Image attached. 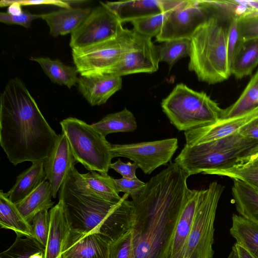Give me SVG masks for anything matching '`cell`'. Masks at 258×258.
Listing matches in <instances>:
<instances>
[{
  "instance_id": "f1b7e54d",
  "label": "cell",
  "mask_w": 258,
  "mask_h": 258,
  "mask_svg": "<svg viewBox=\"0 0 258 258\" xmlns=\"http://www.w3.org/2000/svg\"><path fill=\"white\" fill-rule=\"evenodd\" d=\"M92 125L105 137L112 133L133 132L137 127L133 113L126 108L120 111L109 114Z\"/></svg>"
},
{
  "instance_id": "5bb4252c",
  "label": "cell",
  "mask_w": 258,
  "mask_h": 258,
  "mask_svg": "<svg viewBox=\"0 0 258 258\" xmlns=\"http://www.w3.org/2000/svg\"><path fill=\"white\" fill-rule=\"evenodd\" d=\"M257 118L258 106L243 114L198 126L184 132L185 144L197 145L226 137Z\"/></svg>"
},
{
  "instance_id": "ab89813d",
  "label": "cell",
  "mask_w": 258,
  "mask_h": 258,
  "mask_svg": "<svg viewBox=\"0 0 258 258\" xmlns=\"http://www.w3.org/2000/svg\"><path fill=\"white\" fill-rule=\"evenodd\" d=\"M41 18V14H31L28 11H23L20 16H12L7 12L0 13V21L7 24H16L28 28L32 21Z\"/></svg>"
},
{
  "instance_id": "7c38bea8",
  "label": "cell",
  "mask_w": 258,
  "mask_h": 258,
  "mask_svg": "<svg viewBox=\"0 0 258 258\" xmlns=\"http://www.w3.org/2000/svg\"><path fill=\"white\" fill-rule=\"evenodd\" d=\"M160 62L157 46L151 38L133 29L126 48L118 62L106 74L119 77L156 72Z\"/></svg>"
},
{
  "instance_id": "f6af8a7d",
  "label": "cell",
  "mask_w": 258,
  "mask_h": 258,
  "mask_svg": "<svg viewBox=\"0 0 258 258\" xmlns=\"http://www.w3.org/2000/svg\"><path fill=\"white\" fill-rule=\"evenodd\" d=\"M248 5L255 13H258V1H247Z\"/></svg>"
},
{
  "instance_id": "83f0119b",
  "label": "cell",
  "mask_w": 258,
  "mask_h": 258,
  "mask_svg": "<svg viewBox=\"0 0 258 258\" xmlns=\"http://www.w3.org/2000/svg\"><path fill=\"white\" fill-rule=\"evenodd\" d=\"M32 59L40 66L52 82L66 86L69 89L78 83V72L76 67L67 66L58 59L52 60L48 57H35Z\"/></svg>"
},
{
  "instance_id": "b9f144b4",
  "label": "cell",
  "mask_w": 258,
  "mask_h": 258,
  "mask_svg": "<svg viewBox=\"0 0 258 258\" xmlns=\"http://www.w3.org/2000/svg\"><path fill=\"white\" fill-rule=\"evenodd\" d=\"M238 133L244 138L258 140V118L241 127Z\"/></svg>"
},
{
  "instance_id": "603a6c76",
  "label": "cell",
  "mask_w": 258,
  "mask_h": 258,
  "mask_svg": "<svg viewBox=\"0 0 258 258\" xmlns=\"http://www.w3.org/2000/svg\"><path fill=\"white\" fill-rule=\"evenodd\" d=\"M0 226L2 228L14 231L17 236L34 238L32 225L25 219L3 190L0 191Z\"/></svg>"
},
{
  "instance_id": "1f68e13d",
  "label": "cell",
  "mask_w": 258,
  "mask_h": 258,
  "mask_svg": "<svg viewBox=\"0 0 258 258\" xmlns=\"http://www.w3.org/2000/svg\"><path fill=\"white\" fill-rule=\"evenodd\" d=\"M190 40L181 39L164 42L157 46L160 61L166 62L171 69L180 59L189 55Z\"/></svg>"
},
{
  "instance_id": "8fae6325",
  "label": "cell",
  "mask_w": 258,
  "mask_h": 258,
  "mask_svg": "<svg viewBox=\"0 0 258 258\" xmlns=\"http://www.w3.org/2000/svg\"><path fill=\"white\" fill-rule=\"evenodd\" d=\"M91 10L80 26L71 34L72 49L86 47L116 37L123 30L122 23L103 3Z\"/></svg>"
},
{
  "instance_id": "f546056e",
  "label": "cell",
  "mask_w": 258,
  "mask_h": 258,
  "mask_svg": "<svg viewBox=\"0 0 258 258\" xmlns=\"http://www.w3.org/2000/svg\"><path fill=\"white\" fill-rule=\"evenodd\" d=\"M258 106V70L251 78L236 101L223 109L222 118H228L246 113Z\"/></svg>"
},
{
  "instance_id": "cb8c5ba5",
  "label": "cell",
  "mask_w": 258,
  "mask_h": 258,
  "mask_svg": "<svg viewBox=\"0 0 258 258\" xmlns=\"http://www.w3.org/2000/svg\"><path fill=\"white\" fill-rule=\"evenodd\" d=\"M52 189L49 182L45 180L24 200L15 204L17 209L30 223L34 216L39 212L48 210L53 205L51 198Z\"/></svg>"
},
{
  "instance_id": "d6a6232c",
  "label": "cell",
  "mask_w": 258,
  "mask_h": 258,
  "mask_svg": "<svg viewBox=\"0 0 258 258\" xmlns=\"http://www.w3.org/2000/svg\"><path fill=\"white\" fill-rule=\"evenodd\" d=\"M44 250L45 248L35 238L17 236L11 246L1 253L0 258H30L32 255Z\"/></svg>"
},
{
  "instance_id": "8d00e7d4",
  "label": "cell",
  "mask_w": 258,
  "mask_h": 258,
  "mask_svg": "<svg viewBox=\"0 0 258 258\" xmlns=\"http://www.w3.org/2000/svg\"><path fill=\"white\" fill-rule=\"evenodd\" d=\"M238 26L243 42L258 39V13L237 18Z\"/></svg>"
},
{
  "instance_id": "7a4b0ae2",
  "label": "cell",
  "mask_w": 258,
  "mask_h": 258,
  "mask_svg": "<svg viewBox=\"0 0 258 258\" xmlns=\"http://www.w3.org/2000/svg\"><path fill=\"white\" fill-rule=\"evenodd\" d=\"M24 83L10 80L1 94L0 145L14 165L44 162L58 138Z\"/></svg>"
},
{
  "instance_id": "4fadbf2b",
  "label": "cell",
  "mask_w": 258,
  "mask_h": 258,
  "mask_svg": "<svg viewBox=\"0 0 258 258\" xmlns=\"http://www.w3.org/2000/svg\"><path fill=\"white\" fill-rule=\"evenodd\" d=\"M209 16L207 10L199 1H179L178 4L166 12L158 42L188 39L190 40L198 27Z\"/></svg>"
},
{
  "instance_id": "6da1fadb",
  "label": "cell",
  "mask_w": 258,
  "mask_h": 258,
  "mask_svg": "<svg viewBox=\"0 0 258 258\" xmlns=\"http://www.w3.org/2000/svg\"><path fill=\"white\" fill-rule=\"evenodd\" d=\"M188 177L177 164L170 162L132 199L130 258H165L189 189Z\"/></svg>"
},
{
  "instance_id": "ac0fdd59",
  "label": "cell",
  "mask_w": 258,
  "mask_h": 258,
  "mask_svg": "<svg viewBox=\"0 0 258 258\" xmlns=\"http://www.w3.org/2000/svg\"><path fill=\"white\" fill-rule=\"evenodd\" d=\"M49 214L50 228L45 258H59L71 232L69 220L61 200L51 208Z\"/></svg>"
},
{
  "instance_id": "7bdbcfd3",
  "label": "cell",
  "mask_w": 258,
  "mask_h": 258,
  "mask_svg": "<svg viewBox=\"0 0 258 258\" xmlns=\"http://www.w3.org/2000/svg\"><path fill=\"white\" fill-rule=\"evenodd\" d=\"M21 6L47 5L58 6L62 8L71 7L69 2L58 0H36V1H17Z\"/></svg>"
},
{
  "instance_id": "4dcf8cb0",
  "label": "cell",
  "mask_w": 258,
  "mask_h": 258,
  "mask_svg": "<svg viewBox=\"0 0 258 258\" xmlns=\"http://www.w3.org/2000/svg\"><path fill=\"white\" fill-rule=\"evenodd\" d=\"M89 189L99 197L110 202L118 203L122 198L119 196L114 178L107 174L90 171L81 174Z\"/></svg>"
},
{
  "instance_id": "2e32d148",
  "label": "cell",
  "mask_w": 258,
  "mask_h": 258,
  "mask_svg": "<svg viewBox=\"0 0 258 258\" xmlns=\"http://www.w3.org/2000/svg\"><path fill=\"white\" fill-rule=\"evenodd\" d=\"M111 241L99 233L82 234L71 231L61 258H108Z\"/></svg>"
},
{
  "instance_id": "74e56055",
  "label": "cell",
  "mask_w": 258,
  "mask_h": 258,
  "mask_svg": "<svg viewBox=\"0 0 258 258\" xmlns=\"http://www.w3.org/2000/svg\"><path fill=\"white\" fill-rule=\"evenodd\" d=\"M243 43L238 29L237 18L232 17L230 19L227 31V49L230 63Z\"/></svg>"
},
{
  "instance_id": "f35d334b",
  "label": "cell",
  "mask_w": 258,
  "mask_h": 258,
  "mask_svg": "<svg viewBox=\"0 0 258 258\" xmlns=\"http://www.w3.org/2000/svg\"><path fill=\"white\" fill-rule=\"evenodd\" d=\"M114 181L119 192H122L128 194L132 199L136 198L140 195L146 184L137 177L132 179L123 177L119 179L114 178Z\"/></svg>"
},
{
  "instance_id": "4316f807",
  "label": "cell",
  "mask_w": 258,
  "mask_h": 258,
  "mask_svg": "<svg viewBox=\"0 0 258 258\" xmlns=\"http://www.w3.org/2000/svg\"><path fill=\"white\" fill-rule=\"evenodd\" d=\"M257 64L258 39L244 42L231 62V74L241 79L250 75Z\"/></svg>"
},
{
  "instance_id": "d4e9b609",
  "label": "cell",
  "mask_w": 258,
  "mask_h": 258,
  "mask_svg": "<svg viewBox=\"0 0 258 258\" xmlns=\"http://www.w3.org/2000/svg\"><path fill=\"white\" fill-rule=\"evenodd\" d=\"M232 195L239 215L258 225V191L240 181L233 180Z\"/></svg>"
},
{
  "instance_id": "ffe728a7",
  "label": "cell",
  "mask_w": 258,
  "mask_h": 258,
  "mask_svg": "<svg viewBox=\"0 0 258 258\" xmlns=\"http://www.w3.org/2000/svg\"><path fill=\"white\" fill-rule=\"evenodd\" d=\"M103 3L115 15L121 23L164 13L163 0L106 2Z\"/></svg>"
},
{
  "instance_id": "e575fe53",
  "label": "cell",
  "mask_w": 258,
  "mask_h": 258,
  "mask_svg": "<svg viewBox=\"0 0 258 258\" xmlns=\"http://www.w3.org/2000/svg\"><path fill=\"white\" fill-rule=\"evenodd\" d=\"M34 238L45 248L47 245L50 228V214L44 209L37 213L32 219Z\"/></svg>"
},
{
  "instance_id": "ee69618b",
  "label": "cell",
  "mask_w": 258,
  "mask_h": 258,
  "mask_svg": "<svg viewBox=\"0 0 258 258\" xmlns=\"http://www.w3.org/2000/svg\"><path fill=\"white\" fill-rule=\"evenodd\" d=\"M237 250L239 258H254L245 248L237 243L234 244Z\"/></svg>"
},
{
  "instance_id": "d6986e66",
  "label": "cell",
  "mask_w": 258,
  "mask_h": 258,
  "mask_svg": "<svg viewBox=\"0 0 258 258\" xmlns=\"http://www.w3.org/2000/svg\"><path fill=\"white\" fill-rule=\"evenodd\" d=\"M91 11L89 8H62L56 11L41 14V18L49 27L53 37L72 33L82 24Z\"/></svg>"
},
{
  "instance_id": "9a60e30c",
  "label": "cell",
  "mask_w": 258,
  "mask_h": 258,
  "mask_svg": "<svg viewBox=\"0 0 258 258\" xmlns=\"http://www.w3.org/2000/svg\"><path fill=\"white\" fill-rule=\"evenodd\" d=\"M76 162L67 136L62 133L44 162L46 178L51 186L53 198H56Z\"/></svg>"
},
{
  "instance_id": "484cf974",
  "label": "cell",
  "mask_w": 258,
  "mask_h": 258,
  "mask_svg": "<svg viewBox=\"0 0 258 258\" xmlns=\"http://www.w3.org/2000/svg\"><path fill=\"white\" fill-rule=\"evenodd\" d=\"M231 235L236 243L245 248L254 258H258V225L239 215L233 214Z\"/></svg>"
},
{
  "instance_id": "9c48e42d",
  "label": "cell",
  "mask_w": 258,
  "mask_h": 258,
  "mask_svg": "<svg viewBox=\"0 0 258 258\" xmlns=\"http://www.w3.org/2000/svg\"><path fill=\"white\" fill-rule=\"evenodd\" d=\"M132 30L123 29L113 39L82 48L72 49L75 67L80 76L106 74L120 59Z\"/></svg>"
},
{
  "instance_id": "836d02e7",
  "label": "cell",
  "mask_w": 258,
  "mask_h": 258,
  "mask_svg": "<svg viewBox=\"0 0 258 258\" xmlns=\"http://www.w3.org/2000/svg\"><path fill=\"white\" fill-rule=\"evenodd\" d=\"M166 13L149 16L132 21L133 30L138 33L150 37L160 33Z\"/></svg>"
},
{
  "instance_id": "7dc6e473",
  "label": "cell",
  "mask_w": 258,
  "mask_h": 258,
  "mask_svg": "<svg viewBox=\"0 0 258 258\" xmlns=\"http://www.w3.org/2000/svg\"><path fill=\"white\" fill-rule=\"evenodd\" d=\"M30 258H45V250L37 252L32 255Z\"/></svg>"
},
{
  "instance_id": "60d3db41",
  "label": "cell",
  "mask_w": 258,
  "mask_h": 258,
  "mask_svg": "<svg viewBox=\"0 0 258 258\" xmlns=\"http://www.w3.org/2000/svg\"><path fill=\"white\" fill-rule=\"evenodd\" d=\"M139 168L135 163L130 162L124 163L118 159L116 162L111 163L110 168H112L119 173L122 177L132 179L136 177V170Z\"/></svg>"
},
{
  "instance_id": "44dd1931",
  "label": "cell",
  "mask_w": 258,
  "mask_h": 258,
  "mask_svg": "<svg viewBox=\"0 0 258 258\" xmlns=\"http://www.w3.org/2000/svg\"><path fill=\"white\" fill-rule=\"evenodd\" d=\"M204 174L228 177L240 181L258 191V156L209 170Z\"/></svg>"
},
{
  "instance_id": "3957f363",
  "label": "cell",
  "mask_w": 258,
  "mask_h": 258,
  "mask_svg": "<svg viewBox=\"0 0 258 258\" xmlns=\"http://www.w3.org/2000/svg\"><path fill=\"white\" fill-rule=\"evenodd\" d=\"M128 197L124 194L116 203L99 197L89 189L75 167L59 190L72 231L99 233L111 241L131 228L133 205Z\"/></svg>"
},
{
  "instance_id": "d590c367",
  "label": "cell",
  "mask_w": 258,
  "mask_h": 258,
  "mask_svg": "<svg viewBox=\"0 0 258 258\" xmlns=\"http://www.w3.org/2000/svg\"><path fill=\"white\" fill-rule=\"evenodd\" d=\"M132 231L130 228L109 246L108 258H130Z\"/></svg>"
},
{
  "instance_id": "5b68a950",
  "label": "cell",
  "mask_w": 258,
  "mask_h": 258,
  "mask_svg": "<svg viewBox=\"0 0 258 258\" xmlns=\"http://www.w3.org/2000/svg\"><path fill=\"white\" fill-rule=\"evenodd\" d=\"M258 145V140L244 138L238 132L197 145L185 144L174 160L188 176L232 163Z\"/></svg>"
},
{
  "instance_id": "30bf717a",
  "label": "cell",
  "mask_w": 258,
  "mask_h": 258,
  "mask_svg": "<svg viewBox=\"0 0 258 258\" xmlns=\"http://www.w3.org/2000/svg\"><path fill=\"white\" fill-rule=\"evenodd\" d=\"M176 138L127 144H112V158L122 157L135 163L146 174L170 161L178 148Z\"/></svg>"
},
{
  "instance_id": "7402d4cb",
  "label": "cell",
  "mask_w": 258,
  "mask_h": 258,
  "mask_svg": "<svg viewBox=\"0 0 258 258\" xmlns=\"http://www.w3.org/2000/svg\"><path fill=\"white\" fill-rule=\"evenodd\" d=\"M46 180L44 162L32 165L17 176L16 183L7 193L9 200L16 204L24 200Z\"/></svg>"
},
{
  "instance_id": "bcb514c9",
  "label": "cell",
  "mask_w": 258,
  "mask_h": 258,
  "mask_svg": "<svg viewBox=\"0 0 258 258\" xmlns=\"http://www.w3.org/2000/svg\"><path fill=\"white\" fill-rule=\"evenodd\" d=\"M227 258H239L236 246L234 245Z\"/></svg>"
},
{
  "instance_id": "52a82bcc",
  "label": "cell",
  "mask_w": 258,
  "mask_h": 258,
  "mask_svg": "<svg viewBox=\"0 0 258 258\" xmlns=\"http://www.w3.org/2000/svg\"><path fill=\"white\" fill-rule=\"evenodd\" d=\"M77 162L89 171L107 174L112 159L111 144L92 124L75 117L60 122Z\"/></svg>"
},
{
  "instance_id": "277c9868",
  "label": "cell",
  "mask_w": 258,
  "mask_h": 258,
  "mask_svg": "<svg viewBox=\"0 0 258 258\" xmlns=\"http://www.w3.org/2000/svg\"><path fill=\"white\" fill-rule=\"evenodd\" d=\"M228 27L219 16L210 14L190 39L188 70L200 81L213 85L231 75L227 49Z\"/></svg>"
},
{
  "instance_id": "e0dca14e",
  "label": "cell",
  "mask_w": 258,
  "mask_h": 258,
  "mask_svg": "<svg viewBox=\"0 0 258 258\" xmlns=\"http://www.w3.org/2000/svg\"><path fill=\"white\" fill-rule=\"evenodd\" d=\"M78 88L92 106L105 104L122 87L121 77L110 74L80 76Z\"/></svg>"
},
{
  "instance_id": "8992f818",
  "label": "cell",
  "mask_w": 258,
  "mask_h": 258,
  "mask_svg": "<svg viewBox=\"0 0 258 258\" xmlns=\"http://www.w3.org/2000/svg\"><path fill=\"white\" fill-rule=\"evenodd\" d=\"M170 123L180 131L215 122L222 118L223 109L204 92L177 84L161 103Z\"/></svg>"
},
{
  "instance_id": "ba28073f",
  "label": "cell",
  "mask_w": 258,
  "mask_h": 258,
  "mask_svg": "<svg viewBox=\"0 0 258 258\" xmlns=\"http://www.w3.org/2000/svg\"><path fill=\"white\" fill-rule=\"evenodd\" d=\"M224 187L216 181L200 190L191 228L183 258H213L214 222Z\"/></svg>"
}]
</instances>
